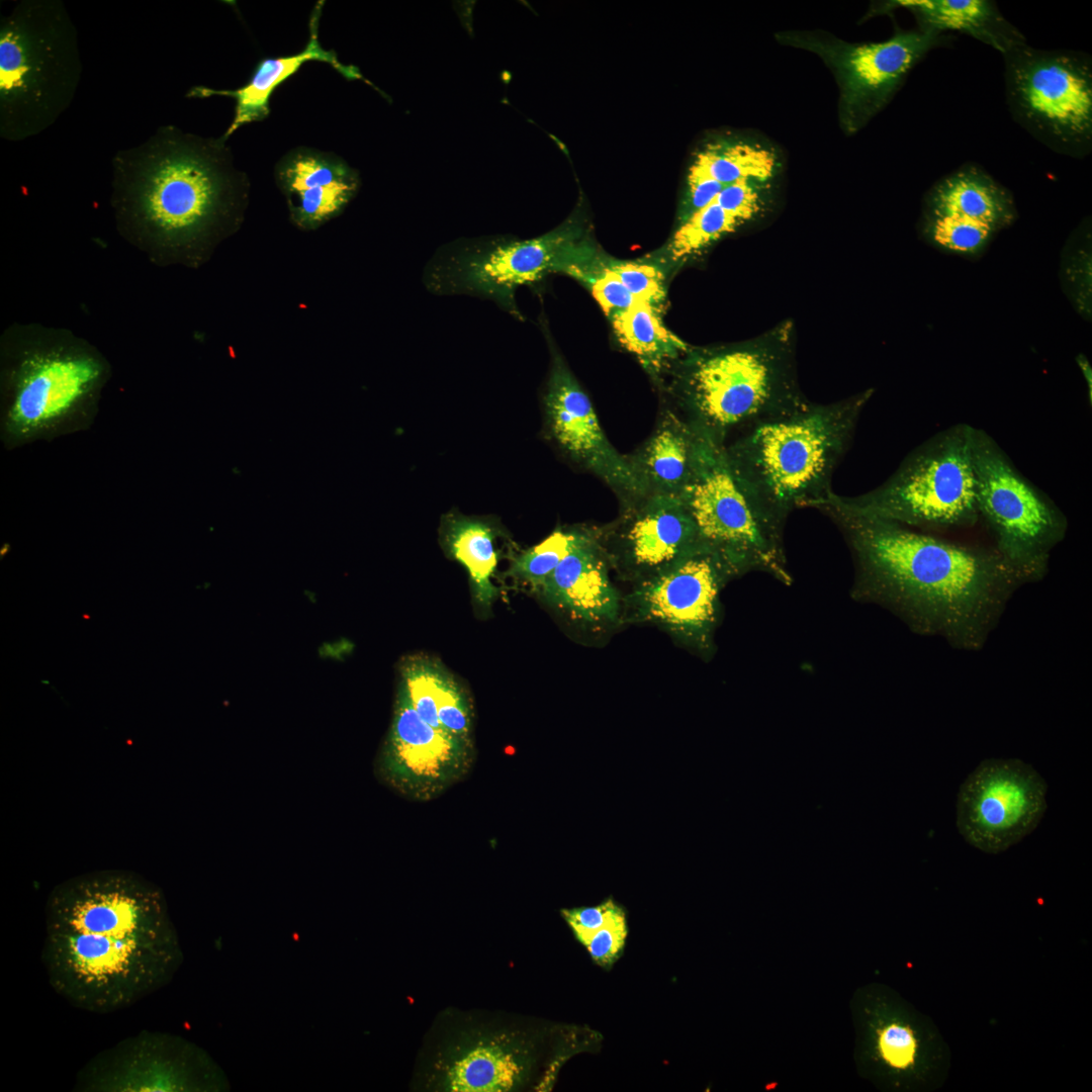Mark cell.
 Listing matches in <instances>:
<instances>
[{"mask_svg":"<svg viewBox=\"0 0 1092 1092\" xmlns=\"http://www.w3.org/2000/svg\"><path fill=\"white\" fill-rule=\"evenodd\" d=\"M725 185L689 169L687 190L680 204L678 221L712 203Z\"/></svg>","mask_w":1092,"mask_h":1092,"instance_id":"cell-42","label":"cell"},{"mask_svg":"<svg viewBox=\"0 0 1092 1092\" xmlns=\"http://www.w3.org/2000/svg\"><path fill=\"white\" fill-rule=\"evenodd\" d=\"M976 498L994 549L1024 583L1048 572L1052 551L1066 536L1063 512L1012 463L984 430L971 428Z\"/></svg>","mask_w":1092,"mask_h":1092,"instance_id":"cell-12","label":"cell"},{"mask_svg":"<svg viewBox=\"0 0 1092 1092\" xmlns=\"http://www.w3.org/2000/svg\"><path fill=\"white\" fill-rule=\"evenodd\" d=\"M497 534L492 523L461 514L446 515L441 524L444 549L466 569L474 598L483 608H489L498 593L492 582L498 559Z\"/></svg>","mask_w":1092,"mask_h":1092,"instance_id":"cell-28","label":"cell"},{"mask_svg":"<svg viewBox=\"0 0 1092 1092\" xmlns=\"http://www.w3.org/2000/svg\"><path fill=\"white\" fill-rule=\"evenodd\" d=\"M82 64L78 33L61 0H22L0 20V135L41 133L70 107Z\"/></svg>","mask_w":1092,"mask_h":1092,"instance_id":"cell-8","label":"cell"},{"mask_svg":"<svg viewBox=\"0 0 1092 1092\" xmlns=\"http://www.w3.org/2000/svg\"><path fill=\"white\" fill-rule=\"evenodd\" d=\"M611 571L598 527L589 526L585 537L559 563L538 595L589 639H601L623 626V595L612 582Z\"/></svg>","mask_w":1092,"mask_h":1092,"instance_id":"cell-22","label":"cell"},{"mask_svg":"<svg viewBox=\"0 0 1092 1092\" xmlns=\"http://www.w3.org/2000/svg\"><path fill=\"white\" fill-rule=\"evenodd\" d=\"M742 223L726 212L715 201L696 211L678 223L663 249L667 263L684 261L711 246L722 237L733 233Z\"/></svg>","mask_w":1092,"mask_h":1092,"instance_id":"cell-33","label":"cell"},{"mask_svg":"<svg viewBox=\"0 0 1092 1092\" xmlns=\"http://www.w3.org/2000/svg\"><path fill=\"white\" fill-rule=\"evenodd\" d=\"M897 8L909 10L918 29L939 33L958 31L1005 54L1026 42L1017 27L1011 24L990 0H892L872 5L864 18L892 12Z\"/></svg>","mask_w":1092,"mask_h":1092,"instance_id":"cell-25","label":"cell"},{"mask_svg":"<svg viewBox=\"0 0 1092 1092\" xmlns=\"http://www.w3.org/2000/svg\"><path fill=\"white\" fill-rule=\"evenodd\" d=\"M777 41L819 57L839 89L838 121L846 135L861 130L894 98L911 70L933 49L949 44L947 33L905 30L877 42H848L824 30H783Z\"/></svg>","mask_w":1092,"mask_h":1092,"instance_id":"cell-14","label":"cell"},{"mask_svg":"<svg viewBox=\"0 0 1092 1092\" xmlns=\"http://www.w3.org/2000/svg\"><path fill=\"white\" fill-rule=\"evenodd\" d=\"M473 760V742L423 720L400 682L392 721L375 761L378 779L407 800L428 802L460 782Z\"/></svg>","mask_w":1092,"mask_h":1092,"instance_id":"cell-18","label":"cell"},{"mask_svg":"<svg viewBox=\"0 0 1092 1092\" xmlns=\"http://www.w3.org/2000/svg\"><path fill=\"white\" fill-rule=\"evenodd\" d=\"M873 392L826 404L808 400L746 429L723 447L739 484L777 526L784 529L794 509L815 508L833 493V473Z\"/></svg>","mask_w":1092,"mask_h":1092,"instance_id":"cell-5","label":"cell"},{"mask_svg":"<svg viewBox=\"0 0 1092 1092\" xmlns=\"http://www.w3.org/2000/svg\"><path fill=\"white\" fill-rule=\"evenodd\" d=\"M674 369L679 416L721 447L808 401L798 383L790 322L741 344L690 349Z\"/></svg>","mask_w":1092,"mask_h":1092,"instance_id":"cell-6","label":"cell"},{"mask_svg":"<svg viewBox=\"0 0 1092 1092\" xmlns=\"http://www.w3.org/2000/svg\"><path fill=\"white\" fill-rule=\"evenodd\" d=\"M1014 120L1050 150L1075 159L1092 150V59L1027 42L1002 55Z\"/></svg>","mask_w":1092,"mask_h":1092,"instance_id":"cell-11","label":"cell"},{"mask_svg":"<svg viewBox=\"0 0 1092 1092\" xmlns=\"http://www.w3.org/2000/svg\"><path fill=\"white\" fill-rule=\"evenodd\" d=\"M920 231L933 247L963 257L980 255L997 233L963 218L922 212Z\"/></svg>","mask_w":1092,"mask_h":1092,"instance_id":"cell-34","label":"cell"},{"mask_svg":"<svg viewBox=\"0 0 1092 1092\" xmlns=\"http://www.w3.org/2000/svg\"><path fill=\"white\" fill-rule=\"evenodd\" d=\"M553 272L567 274L583 283L611 321L637 301L607 264L583 240L571 243L555 263Z\"/></svg>","mask_w":1092,"mask_h":1092,"instance_id":"cell-31","label":"cell"},{"mask_svg":"<svg viewBox=\"0 0 1092 1092\" xmlns=\"http://www.w3.org/2000/svg\"><path fill=\"white\" fill-rule=\"evenodd\" d=\"M625 913L624 907L611 897L595 906L560 910L561 917L582 946L601 927Z\"/></svg>","mask_w":1092,"mask_h":1092,"instance_id":"cell-40","label":"cell"},{"mask_svg":"<svg viewBox=\"0 0 1092 1092\" xmlns=\"http://www.w3.org/2000/svg\"><path fill=\"white\" fill-rule=\"evenodd\" d=\"M1082 225L1069 240L1062 257V282L1078 311L1091 312V238L1090 230L1081 240Z\"/></svg>","mask_w":1092,"mask_h":1092,"instance_id":"cell-36","label":"cell"},{"mask_svg":"<svg viewBox=\"0 0 1092 1092\" xmlns=\"http://www.w3.org/2000/svg\"><path fill=\"white\" fill-rule=\"evenodd\" d=\"M701 439L679 415L662 413L648 440L628 455L647 495L680 493L692 477Z\"/></svg>","mask_w":1092,"mask_h":1092,"instance_id":"cell-27","label":"cell"},{"mask_svg":"<svg viewBox=\"0 0 1092 1092\" xmlns=\"http://www.w3.org/2000/svg\"><path fill=\"white\" fill-rule=\"evenodd\" d=\"M109 377L103 356L63 330L12 329L2 343V430L11 444L80 428Z\"/></svg>","mask_w":1092,"mask_h":1092,"instance_id":"cell-7","label":"cell"},{"mask_svg":"<svg viewBox=\"0 0 1092 1092\" xmlns=\"http://www.w3.org/2000/svg\"><path fill=\"white\" fill-rule=\"evenodd\" d=\"M547 429L563 453L602 479L622 508L646 496L628 455L604 433L593 403L558 354H554L544 395Z\"/></svg>","mask_w":1092,"mask_h":1092,"instance_id":"cell-20","label":"cell"},{"mask_svg":"<svg viewBox=\"0 0 1092 1092\" xmlns=\"http://www.w3.org/2000/svg\"><path fill=\"white\" fill-rule=\"evenodd\" d=\"M438 718L443 730L461 740L472 742L473 710L461 686L446 672L438 699Z\"/></svg>","mask_w":1092,"mask_h":1092,"instance_id":"cell-38","label":"cell"},{"mask_svg":"<svg viewBox=\"0 0 1092 1092\" xmlns=\"http://www.w3.org/2000/svg\"><path fill=\"white\" fill-rule=\"evenodd\" d=\"M186 1048L169 1034L142 1031L106 1049L79 1071L83 1092H171L194 1087Z\"/></svg>","mask_w":1092,"mask_h":1092,"instance_id":"cell-21","label":"cell"},{"mask_svg":"<svg viewBox=\"0 0 1092 1092\" xmlns=\"http://www.w3.org/2000/svg\"><path fill=\"white\" fill-rule=\"evenodd\" d=\"M178 960L163 891L144 876L100 870L51 891L42 962L52 988L76 1008H127L166 985Z\"/></svg>","mask_w":1092,"mask_h":1092,"instance_id":"cell-1","label":"cell"},{"mask_svg":"<svg viewBox=\"0 0 1092 1092\" xmlns=\"http://www.w3.org/2000/svg\"><path fill=\"white\" fill-rule=\"evenodd\" d=\"M969 424H957L913 449L882 484L843 507L920 530L968 528L980 519Z\"/></svg>","mask_w":1092,"mask_h":1092,"instance_id":"cell-9","label":"cell"},{"mask_svg":"<svg viewBox=\"0 0 1092 1092\" xmlns=\"http://www.w3.org/2000/svg\"><path fill=\"white\" fill-rule=\"evenodd\" d=\"M678 496L702 546L726 565L733 578L758 570L784 583L791 582L783 529L756 507L739 484L726 462L723 447L702 437L692 477Z\"/></svg>","mask_w":1092,"mask_h":1092,"instance_id":"cell-13","label":"cell"},{"mask_svg":"<svg viewBox=\"0 0 1092 1092\" xmlns=\"http://www.w3.org/2000/svg\"><path fill=\"white\" fill-rule=\"evenodd\" d=\"M291 221L310 231L340 215L360 187L358 172L332 152L307 147L288 151L275 166Z\"/></svg>","mask_w":1092,"mask_h":1092,"instance_id":"cell-23","label":"cell"},{"mask_svg":"<svg viewBox=\"0 0 1092 1092\" xmlns=\"http://www.w3.org/2000/svg\"><path fill=\"white\" fill-rule=\"evenodd\" d=\"M766 184L750 180L731 183L722 188L714 201L743 224L761 214Z\"/></svg>","mask_w":1092,"mask_h":1092,"instance_id":"cell-39","label":"cell"},{"mask_svg":"<svg viewBox=\"0 0 1092 1092\" xmlns=\"http://www.w3.org/2000/svg\"><path fill=\"white\" fill-rule=\"evenodd\" d=\"M607 264L637 302L661 309L666 289L664 272L658 264L608 257Z\"/></svg>","mask_w":1092,"mask_h":1092,"instance_id":"cell-37","label":"cell"},{"mask_svg":"<svg viewBox=\"0 0 1092 1092\" xmlns=\"http://www.w3.org/2000/svg\"><path fill=\"white\" fill-rule=\"evenodd\" d=\"M922 212L967 219L997 233L1018 216L1012 193L975 164L936 181L925 194Z\"/></svg>","mask_w":1092,"mask_h":1092,"instance_id":"cell-26","label":"cell"},{"mask_svg":"<svg viewBox=\"0 0 1092 1092\" xmlns=\"http://www.w3.org/2000/svg\"><path fill=\"white\" fill-rule=\"evenodd\" d=\"M324 1H318L309 17V37L306 46L298 53L261 59L253 73L243 86L237 89H213L206 86H193L186 96L189 98H207L225 96L236 101L235 114L229 127L220 136L228 141L240 127L247 123L262 121L270 114V99L276 88L296 74L307 62L326 63L346 79L362 78L358 70L341 63L333 50H326L318 40V26Z\"/></svg>","mask_w":1092,"mask_h":1092,"instance_id":"cell-24","label":"cell"},{"mask_svg":"<svg viewBox=\"0 0 1092 1092\" xmlns=\"http://www.w3.org/2000/svg\"><path fill=\"white\" fill-rule=\"evenodd\" d=\"M628 932L625 913L601 927L589 937L583 947L597 966L610 970L623 956Z\"/></svg>","mask_w":1092,"mask_h":1092,"instance_id":"cell-41","label":"cell"},{"mask_svg":"<svg viewBox=\"0 0 1092 1092\" xmlns=\"http://www.w3.org/2000/svg\"><path fill=\"white\" fill-rule=\"evenodd\" d=\"M815 507L838 526L855 565L853 597L899 616L922 635L978 650L1024 584L993 548L966 545L855 513L834 497Z\"/></svg>","mask_w":1092,"mask_h":1092,"instance_id":"cell-2","label":"cell"},{"mask_svg":"<svg viewBox=\"0 0 1092 1092\" xmlns=\"http://www.w3.org/2000/svg\"><path fill=\"white\" fill-rule=\"evenodd\" d=\"M858 1074L886 1092H933L946 1082L951 1052L934 1021L892 987L870 983L850 1000Z\"/></svg>","mask_w":1092,"mask_h":1092,"instance_id":"cell-10","label":"cell"},{"mask_svg":"<svg viewBox=\"0 0 1092 1092\" xmlns=\"http://www.w3.org/2000/svg\"><path fill=\"white\" fill-rule=\"evenodd\" d=\"M581 238L575 219L535 239L493 238L461 243L435 257L426 272L428 288L437 293H468L518 313L515 291L553 273L564 249Z\"/></svg>","mask_w":1092,"mask_h":1092,"instance_id":"cell-15","label":"cell"},{"mask_svg":"<svg viewBox=\"0 0 1092 1092\" xmlns=\"http://www.w3.org/2000/svg\"><path fill=\"white\" fill-rule=\"evenodd\" d=\"M574 1053L570 1025L447 1007L423 1038L412 1087L425 1092L550 1091Z\"/></svg>","mask_w":1092,"mask_h":1092,"instance_id":"cell-4","label":"cell"},{"mask_svg":"<svg viewBox=\"0 0 1092 1092\" xmlns=\"http://www.w3.org/2000/svg\"><path fill=\"white\" fill-rule=\"evenodd\" d=\"M1048 785L1039 774L1017 758H990L961 785L957 827L979 850L996 854L1031 833L1046 810Z\"/></svg>","mask_w":1092,"mask_h":1092,"instance_id":"cell-17","label":"cell"},{"mask_svg":"<svg viewBox=\"0 0 1092 1092\" xmlns=\"http://www.w3.org/2000/svg\"><path fill=\"white\" fill-rule=\"evenodd\" d=\"M612 571L632 586L645 582L703 548L678 495L648 494L598 527ZM705 548V547H704Z\"/></svg>","mask_w":1092,"mask_h":1092,"instance_id":"cell-19","label":"cell"},{"mask_svg":"<svg viewBox=\"0 0 1092 1092\" xmlns=\"http://www.w3.org/2000/svg\"><path fill=\"white\" fill-rule=\"evenodd\" d=\"M779 167L777 153L760 143L719 140L696 154L690 170L728 185L742 180L768 183Z\"/></svg>","mask_w":1092,"mask_h":1092,"instance_id":"cell-30","label":"cell"},{"mask_svg":"<svg viewBox=\"0 0 1092 1092\" xmlns=\"http://www.w3.org/2000/svg\"><path fill=\"white\" fill-rule=\"evenodd\" d=\"M446 672L439 663L424 656L410 658L402 667L401 684L413 707L423 720L440 730L443 728L438 718V699Z\"/></svg>","mask_w":1092,"mask_h":1092,"instance_id":"cell-35","label":"cell"},{"mask_svg":"<svg viewBox=\"0 0 1092 1092\" xmlns=\"http://www.w3.org/2000/svg\"><path fill=\"white\" fill-rule=\"evenodd\" d=\"M589 526L557 528L535 546L516 555L509 573L535 594L559 563L582 541Z\"/></svg>","mask_w":1092,"mask_h":1092,"instance_id":"cell-32","label":"cell"},{"mask_svg":"<svg viewBox=\"0 0 1092 1092\" xmlns=\"http://www.w3.org/2000/svg\"><path fill=\"white\" fill-rule=\"evenodd\" d=\"M112 169L117 228L157 260L192 264L242 222L249 181L221 136L161 125Z\"/></svg>","mask_w":1092,"mask_h":1092,"instance_id":"cell-3","label":"cell"},{"mask_svg":"<svg viewBox=\"0 0 1092 1092\" xmlns=\"http://www.w3.org/2000/svg\"><path fill=\"white\" fill-rule=\"evenodd\" d=\"M732 578L726 565L703 547L623 595V625L656 626L707 659L715 650L720 594Z\"/></svg>","mask_w":1092,"mask_h":1092,"instance_id":"cell-16","label":"cell"},{"mask_svg":"<svg viewBox=\"0 0 1092 1092\" xmlns=\"http://www.w3.org/2000/svg\"><path fill=\"white\" fill-rule=\"evenodd\" d=\"M1076 362L1083 374L1086 381L1087 388L1089 389V402L1092 401V368L1089 360L1083 354H1079L1076 358Z\"/></svg>","mask_w":1092,"mask_h":1092,"instance_id":"cell-43","label":"cell"},{"mask_svg":"<svg viewBox=\"0 0 1092 1092\" xmlns=\"http://www.w3.org/2000/svg\"><path fill=\"white\" fill-rule=\"evenodd\" d=\"M660 310L636 302L611 320L614 333L652 377L658 378L690 351V347L663 324Z\"/></svg>","mask_w":1092,"mask_h":1092,"instance_id":"cell-29","label":"cell"}]
</instances>
